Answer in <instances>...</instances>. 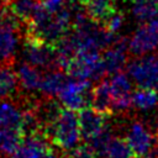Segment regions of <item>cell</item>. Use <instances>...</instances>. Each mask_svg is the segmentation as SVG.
<instances>
[{
    "mask_svg": "<svg viewBox=\"0 0 158 158\" xmlns=\"http://www.w3.org/2000/svg\"><path fill=\"white\" fill-rule=\"evenodd\" d=\"M73 2H75V4H80V5H84L88 0H72Z\"/></svg>",
    "mask_w": 158,
    "mask_h": 158,
    "instance_id": "obj_27",
    "label": "cell"
},
{
    "mask_svg": "<svg viewBox=\"0 0 158 158\" xmlns=\"http://www.w3.org/2000/svg\"><path fill=\"white\" fill-rule=\"evenodd\" d=\"M127 51L128 42L123 38H118L116 43L104 49L102 60L106 69V74H115L122 70L127 65Z\"/></svg>",
    "mask_w": 158,
    "mask_h": 158,
    "instance_id": "obj_12",
    "label": "cell"
},
{
    "mask_svg": "<svg viewBox=\"0 0 158 158\" xmlns=\"http://www.w3.org/2000/svg\"><path fill=\"white\" fill-rule=\"evenodd\" d=\"M6 6L11 14L21 22L26 25L33 19V16L42 7L41 0H7Z\"/></svg>",
    "mask_w": 158,
    "mask_h": 158,
    "instance_id": "obj_15",
    "label": "cell"
},
{
    "mask_svg": "<svg viewBox=\"0 0 158 158\" xmlns=\"http://www.w3.org/2000/svg\"><path fill=\"white\" fill-rule=\"evenodd\" d=\"M123 23H125V16L122 12H118V11H115L112 12L107 19L106 21L102 23V26L112 32V33H118V31L123 27Z\"/></svg>",
    "mask_w": 158,
    "mask_h": 158,
    "instance_id": "obj_25",
    "label": "cell"
},
{
    "mask_svg": "<svg viewBox=\"0 0 158 158\" xmlns=\"http://www.w3.org/2000/svg\"><path fill=\"white\" fill-rule=\"evenodd\" d=\"M132 102H133V106L139 110L153 109L158 104L157 89L139 86L137 90H135L132 93Z\"/></svg>",
    "mask_w": 158,
    "mask_h": 158,
    "instance_id": "obj_22",
    "label": "cell"
},
{
    "mask_svg": "<svg viewBox=\"0 0 158 158\" xmlns=\"http://www.w3.org/2000/svg\"><path fill=\"white\" fill-rule=\"evenodd\" d=\"M19 75L10 64H0V100L10 99L19 86Z\"/></svg>",
    "mask_w": 158,
    "mask_h": 158,
    "instance_id": "obj_20",
    "label": "cell"
},
{
    "mask_svg": "<svg viewBox=\"0 0 158 158\" xmlns=\"http://www.w3.org/2000/svg\"><path fill=\"white\" fill-rule=\"evenodd\" d=\"M127 72L138 86L158 89L157 56H139L127 64Z\"/></svg>",
    "mask_w": 158,
    "mask_h": 158,
    "instance_id": "obj_7",
    "label": "cell"
},
{
    "mask_svg": "<svg viewBox=\"0 0 158 158\" xmlns=\"http://www.w3.org/2000/svg\"><path fill=\"white\" fill-rule=\"evenodd\" d=\"M23 111L12 100L4 99L0 100V128L20 127Z\"/></svg>",
    "mask_w": 158,
    "mask_h": 158,
    "instance_id": "obj_18",
    "label": "cell"
},
{
    "mask_svg": "<svg viewBox=\"0 0 158 158\" xmlns=\"http://www.w3.org/2000/svg\"><path fill=\"white\" fill-rule=\"evenodd\" d=\"M23 58L26 63H30L38 68H57L54 47L31 37H26Z\"/></svg>",
    "mask_w": 158,
    "mask_h": 158,
    "instance_id": "obj_8",
    "label": "cell"
},
{
    "mask_svg": "<svg viewBox=\"0 0 158 158\" xmlns=\"http://www.w3.org/2000/svg\"><path fill=\"white\" fill-rule=\"evenodd\" d=\"M83 7L93 21L101 25L112 12L116 11L115 0H88Z\"/></svg>",
    "mask_w": 158,
    "mask_h": 158,
    "instance_id": "obj_17",
    "label": "cell"
},
{
    "mask_svg": "<svg viewBox=\"0 0 158 158\" xmlns=\"http://www.w3.org/2000/svg\"><path fill=\"white\" fill-rule=\"evenodd\" d=\"M51 149L48 138L43 135L27 137L23 139L22 144L7 158H42L47 151Z\"/></svg>",
    "mask_w": 158,
    "mask_h": 158,
    "instance_id": "obj_13",
    "label": "cell"
},
{
    "mask_svg": "<svg viewBox=\"0 0 158 158\" xmlns=\"http://www.w3.org/2000/svg\"><path fill=\"white\" fill-rule=\"evenodd\" d=\"M110 89L112 94V110L114 112H127L132 106V84L128 77L122 73H115L112 74V78L110 80Z\"/></svg>",
    "mask_w": 158,
    "mask_h": 158,
    "instance_id": "obj_10",
    "label": "cell"
},
{
    "mask_svg": "<svg viewBox=\"0 0 158 158\" xmlns=\"http://www.w3.org/2000/svg\"><path fill=\"white\" fill-rule=\"evenodd\" d=\"M44 135L51 142L67 154L74 149L81 138L79 116L77 111L62 106L53 118L46 125Z\"/></svg>",
    "mask_w": 158,
    "mask_h": 158,
    "instance_id": "obj_2",
    "label": "cell"
},
{
    "mask_svg": "<svg viewBox=\"0 0 158 158\" xmlns=\"http://www.w3.org/2000/svg\"><path fill=\"white\" fill-rule=\"evenodd\" d=\"M79 126L81 137L85 141H90L94 137H96L99 133H101L106 128L105 122V115L96 111L91 106H88L79 111Z\"/></svg>",
    "mask_w": 158,
    "mask_h": 158,
    "instance_id": "obj_11",
    "label": "cell"
},
{
    "mask_svg": "<svg viewBox=\"0 0 158 158\" xmlns=\"http://www.w3.org/2000/svg\"><path fill=\"white\" fill-rule=\"evenodd\" d=\"M19 22L6 5L0 6V64H10L17 51Z\"/></svg>",
    "mask_w": 158,
    "mask_h": 158,
    "instance_id": "obj_4",
    "label": "cell"
},
{
    "mask_svg": "<svg viewBox=\"0 0 158 158\" xmlns=\"http://www.w3.org/2000/svg\"><path fill=\"white\" fill-rule=\"evenodd\" d=\"M65 73L73 79H102L106 74L102 56L98 51H88L77 53L68 65L65 67Z\"/></svg>",
    "mask_w": 158,
    "mask_h": 158,
    "instance_id": "obj_3",
    "label": "cell"
},
{
    "mask_svg": "<svg viewBox=\"0 0 158 158\" xmlns=\"http://www.w3.org/2000/svg\"><path fill=\"white\" fill-rule=\"evenodd\" d=\"M17 75H19V81L23 89L27 91H33V90H41L42 80L44 74L40 70L38 67H35L30 63H22L19 69H17Z\"/></svg>",
    "mask_w": 158,
    "mask_h": 158,
    "instance_id": "obj_16",
    "label": "cell"
},
{
    "mask_svg": "<svg viewBox=\"0 0 158 158\" xmlns=\"http://www.w3.org/2000/svg\"><path fill=\"white\" fill-rule=\"evenodd\" d=\"M67 77H69L65 70L63 69H52L51 72L46 73L42 80V85H41V91L48 96H56L59 94V91L63 89V86L67 84L68 79Z\"/></svg>",
    "mask_w": 158,
    "mask_h": 158,
    "instance_id": "obj_19",
    "label": "cell"
},
{
    "mask_svg": "<svg viewBox=\"0 0 158 158\" xmlns=\"http://www.w3.org/2000/svg\"><path fill=\"white\" fill-rule=\"evenodd\" d=\"M105 158H137V156L126 138L111 137L105 152Z\"/></svg>",
    "mask_w": 158,
    "mask_h": 158,
    "instance_id": "obj_23",
    "label": "cell"
},
{
    "mask_svg": "<svg viewBox=\"0 0 158 158\" xmlns=\"http://www.w3.org/2000/svg\"><path fill=\"white\" fill-rule=\"evenodd\" d=\"M69 158H96L98 154L91 146L90 142L85 141L84 143H79L74 149H72L68 154Z\"/></svg>",
    "mask_w": 158,
    "mask_h": 158,
    "instance_id": "obj_24",
    "label": "cell"
},
{
    "mask_svg": "<svg viewBox=\"0 0 158 158\" xmlns=\"http://www.w3.org/2000/svg\"><path fill=\"white\" fill-rule=\"evenodd\" d=\"M73 23V12L67 6L49 11L43 6L27 23V35L31 37L56 47L68 33Z\"/></svg>",
    "mask_w": 158,
    "mask_h": 158,
    "instance_id": "obj_1",
    "label": "cell"
},
{
    "mask_svg": "<svg viewBox=\"0 0 158 158\" xmlns=\"http://www.w3.org/2000/svg\"><path fill=\"white\" fill-rule=\"evenodd\" d=\"M131 12L141 23L158 17V0H132Z\"/></svg>",
    "mask_w": 158,
    "mask_h": 158,
    "instance_id": "obj_21",
    "label": "cell"
},
{
    "mask_svg": "<svg viewBox=\"0 0 158 158\" xmlns=\"http://www.w3.org/2000/svg\"><path fill=\"white\" fill-rule=\"evenodd\" d=\"M147 158H158V154H153V156H151V157H147Z\"/></svg>",
    "mask_w": 158,
    "mask_h": 158,
    "instance_id": "obj_28",
    "label": "cell"
},
{
    "mask_svg": "<svg viewBox=\"0 0 158 158\" xmlns=\"http://www.w3.org/2000/svg\"><path fill=\"white\" fill-rule=\"evenodd\" d=\"M112 94L110 89V81L101 79L91 89V101L90 106L96 111L101 112L105 116H109L114 112L112 110Z\"/></svg>",
    "mask_w": 158,
    "mask_h": 158,
    "instance_id": "obj_14",
    "label": "cell"
},
{
    "mask_svg": "<svg viewBox=\"0 0 158 158\" xmlns=\"http://www.w3.org/2000/svg\"><path fill=\"white\" fill-rule=\"evenodd\" d=\"M58 99L65 109L79 112L80 110L90 106V101H91L90 81L86 79L68 80L67 84L63 86V89L59 91Z\"/></svg>",
    "mask_w": 158,
    "mask_h": 158,
    "instance_id": "obj_5",
    "label": "cell"
},
{
    "mask_svg": "<svg viewBox=\"0 0 158 158\" xmlns=\"http://www.w3.org/2000/svg\"><path fill=\"white\" fill-rule=\"evenodd\" d=\"M131 1H132V0H131Z\"/></svg>",
    "mask_w": 158,
    "mask_h": 158,
    "instance_id": "obj_29",
    "label": "cell"
},
{
    "mask_svg": "<svg viewBox=\"0 0 158 158\" xmlns=\"http://www.w3.org/2000/svg\"><path fill=\"white\" fill-rule=\"evenodd\" d=\"M126 139L133 149V152L136 153L137 158H147L156 153L154 148L157 138L148 130V127L139 121L133 122L130 126Z\"/></svg>",
    "mask_w": 158,
    "mask_h": 158,
    "instance_id": "obj_9",
    "label": "cell"
},
{
    "mask_svg": "<svg viewBox=\"0 0 158 158\" xmlns=\"http://www.w3.org/2000/svg\"><path fill=\"white\" fill-rule=\"evenodd\" d=\"M158 48V17L143 22L128 40V51L133 56H144Z\"/></svg>",
    "mask_w": 158,
    "mask_h": 158,
    "instance_id": "obj_6",
    "label": "cell"
},
{
    "mask_svg": "<svg viewBox=\"0 0 158 158\" xmlns=\"http://www.w3.org/2000/svg\"><path fill=\"white\" fill-rule=\"evenodd\" d=\"M42 6L49 11H57L65 6V0H41Z\"/></svg>",
    "mask_w": 158,
    "mask_h": 158,
    "instance_id": "obj_26",
    "label": "cell"
}]
</instances>
